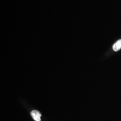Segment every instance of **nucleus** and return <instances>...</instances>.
<instances>
[{
	"label": "nucleus",
	"instance_id": "nucleus-1",
	"mask_svg": "<svg viewBox=\"0 0 121 121\" xmlns=\"http://www.w3.org/2000/svg\"><path fill=\"white\" fill-rule=\"evenodd\" d=\"M30 114L35 121H41L40 117H41V114L38 111L36 110H32L30 112Z\"/></svg>",
	"mask_w": 121,
	"mask_h": 121
},
{
	"label": "nucleus",
	"instance_id": "nucleus-2",
	"mask_svg": "<svg viewBox=\"0 0 121 121\" xmlns=\"http://www.w3.org/2000/svg\"><path fill=\"white\" fill-rule=\"evenodd\" d=\"M112 49L113 51L117 52L121 49V39L117 40L112 46Z\"/></svg>",
	"mask_w": 121,
	"mask_h": 121
}]
</instances>
